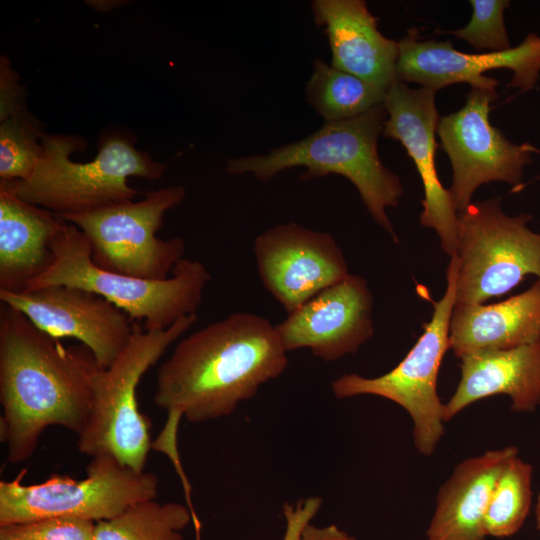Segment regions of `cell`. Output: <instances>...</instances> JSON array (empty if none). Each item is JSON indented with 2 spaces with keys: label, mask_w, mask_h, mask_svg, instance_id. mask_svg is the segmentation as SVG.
<instances>
[{
  "label": "cell",
  "mask_w": 540,
  "mask_h": 540,
  "mask_svg": "<svg viewBox=\"0 0 540 540\" xmlns=\"http://www.w3.org/2000/svg\"><path fill=\"white\" fill-rule=\"evenodd\" d=\"M9 540H15V539H9Z\"/></svg>",
  "instance_id": "obj_32"
},
{
  "label": "cell",
  "mask_w": 540,
  "mask_h": 540,
  "mask_svg": "<svg viewBox=\"0 0 540 540\" xmlns=\"http://www.w3.org/2000/svg\"><path fill=\"white\" fill-rule=\"evenodd\" d=\"M253 250L264 287L288 314L350 274L330 234L295 222L264 231Z\"/></svg>",
  "instance_id": "obj_13"
},
{
  "label": "cell",
  "mask_w": 540,
  "mask_h": 540,
  "mask_svg": "<svg viewBox=\"0 0 540 540\" xmlns=\"http://www.w3.org/2000/svg\"><path fill=\"white\" fill-rule=\"evenodd\" d=\"M436 92L394 82L386 92L387 118L382 136L399 141L413 160L424 190L420 223L436 231L443 251L451 257L458 245L459 216L435 166V134L440 119L435 106Z\"/></svg>",
  "instance_id": "obj_14"
},
{
  "label": "cell",
  "mask_w": 540,
  "mask_h": 540,
  "mask_svg": "<svg viewBox=\"0 0 540 540\" xmlns=\"http://www.w3.org/2000/svg\"><path fill=\"white\" fill-rule=\"evenodd\" d=\"M45 132L29 112L0 122V180H25L33 173L44 151Z\"/></svg>",
  "instance_id": "obj_25"
},
{
  "label": "cell",
  "mask_w": 540,
  "mask_h": 540,
  "mask_svg": "<svg viewBox=\"0 0 540 540\" xmlns=\"http://www.w3.org/2000/svg\"><path fill=\"white\" fill-rule=\"evenodd\" d=\"M0 120L27 112L24 92L18 83V77L10 68L6 58L1 57L0 66Z\"/></svg>",
  "instance_id": "obj_28"
},
{
  "label": "cell",
  "mask_w": 540,
  "mask_h": 540,
  "mask_svg": "<svg viewBox=\"0 0 540 540\" xmlns=\"http://www.w3.org/2000/svg\"><path fill=\"white\" fill-rule=\"evenodd\" d=\"M102 368L85 345L64 346L1 303V440L7 443L8 461L29 459L49 426L79 435L90 416L94 378Z\"/></svg>",
  "instance_id": "obj_1"
},
{
  "label": "cell",
  "mask_w": 540,
  "mask_h": 540,
  "mask_svg": "<svg viewBox=\"0 0 540 540\" xmlns=\"http://www.w3.org/2000/svg\"><path fill=\"white\" fill-rule=\"evenodd\" d=\"M517 455L518 447L510 445L458 463L438 489L425 540H486L485 516L494 485Z\"/></svg>",
  "instance_id": "obj_19"
},
{
  "label": "cell",
  "mask_w": 540,
  "mask_h": 540,
  "mask_svg": "<svg viewBox=\"0 0 540 540\" xmlns=\"http://www.w3.org/2000/svg\"><path fill=\"white\" fill-rule=\"evenodd\" d=\"M460 380L444 403L445 423L469 405L506 395L510 409L533 413L540 408V340L504 350L482 351L460 358Z\"/></svg>",
  "instance_id": "obj_18"
},
{
  "label": "cell",
  "mask_w": 540,
  "mask_h": 540,
  "mask_svg": "<svg viewBox=\"0 0 540 540\" xmlns=\"http://www.w3.org/2000/svg\"><path fill=\"white\" fill-rule=\"evenodd\" d=\"M386 92L319 58L313 62L312 74L305 87L307 103L324 123L355 118L381 106Z\"/></svg>",
  "instance_id": "obj_22"
},
{
  "label": "cell",
  "mask_w": 540,
  "mask_h": 540,
  "mask_svg": "<svg viewBox=\"0 0 540 540\" xmlns=\"http://www.w3.org/2000/svg\"><path fill=\"white\" fill-rule=\"evenodd\" d=\"M457 358L540 340V278L520 294L492 304L455 303L449 331Z\"/></svg>",
  "instance_id": "obj_21"
},
{
  "label": "cell",
  "mask_w": 540,
  "mask_h": 540,
  "mask_svg": "<svg viewBox=\"0 0 540 540\" xmlns=\"http://www.w3.org/2000/svg\"><path fill=\"white\" fill-rule=\"evenodd\" d=\"M0 301L52 337L75 338L93 352L103 368L116 360L133 332V322L125 312L96 293L77 287L0 290Z\"/></svg>",
  "instance_id": "obj_12"
},
{
  "label": "cell",
  "mask_w": 540,
  "mask_h": 540,
  "mask_svg": "<svg viewBox=\"0 0 540 540\" xmlns=\"http://www.w3.org/2000/svg\"><path fill=\"white\" fill-rule=\"evenodd\" d=\"M470 4L473 11L469 23L448 33L478 50L499 52L511 48L504 25V10L509 7L510 1L471 0Z\"/></svg>",
  "instance_id": "obj_26"
},
{
  "label": "cell",
  "mask_w": 540,
  "mask_h": 540,
  "mask_svg": "<svg viewBox=\"0 0 540 540\" xmlns=\"http://www.w3.org/2000/svg\"><path fill=\"white\" fill-rule=\"evenodd\" d=\"M387 112L384 104L355 118L324 123L300 140L276 147L266 154L230 158L226 172L252 174L269 181L284 170L304 167L303 181L337 174L358 190L374 221L398 242L386 209L396 207L403 194L399 177L380 160L377 143Z\"/></svg>",
  "instance_id": "obj_3"
},
{
  "label": "cell",
  "mask_w": 540,
  "mask_h": 540,
  "mask_svg": "<svg viewBox=\"0 0 540 540\" xmlns=\"http://www.w3.org/2000/svg\"><path fill=\"white\" fill-rule=\"evenodd\" d=\"M87 476L77 480L52 475L32 485L0 481V526L48 517H76L99 522L111 519L129 506L156 499L158 478L138 472L110 455L92 457Z\"/></svg>",
  "instance_id": "obj_8"
},
{
  "label": "cell",
  "mask_w": 540,
  "mask_h": 540,
  "mask_svg": "<svg viewBox=\"0 0 540 540\" xmlns=\"http://www.w3.org/2000/svg\"><path fill=\"white\" fill-rule=\"evenodd\" d=\"M196 321L193 313L166 329L145 331L140 323L133 322L127 346L94 378L90 416L78 435L81 453L91 457L110 455L135 471H144L152 447L151 422L139 409L137 386L145 372Z\"/></svg>",
  "instance_id": "obj_6"
},
{
  "label": "cell",
  "mask_w": 540,
  "mask_h": 540,
  "mask_svg": "<svg viewBox=\"0 0 540 540\" xmlns=\"http://www.w3.org/2000/svg\"><path fill=\"white\" fill-rule=\"evenodd\" d=\"M181 186L149 191L140 201H126L98 210L58 215L87 237L93 263L106 271L146 280L168 278L183 259L181 237L157 236L165 213L185 198Z\"/></svg>",
  "instance_id": "obj_10"
},
{
  "label": "cell",
  "mask_w": 540,
  "mask_h": 540,
  "mask_svg": "<svg viewBox=\"0 0 540 540\" xmlns=\"http://www.w3.org/2000/svg\"><path fill=\"white\" fill-rule=\"evenodd\" d=\"M373 298L367 281L349 274L275 325L285 350L309 348L334 361L355 353L374 334Z\"/></svg>",
  "instance_id": "obj_16"
},
{
  "label": "cell",
  "mask_w": 540,
  "mask_h": 540,
  "mask_svg": "<svg viewBox=\"0 0 540 540\" xmlns=\"http://www.w3.org/2000/svg\"><path fill=\"white\" fill-rule=\"evenodd\" d=\"M534 517L536 528L540 531V490L536 496L534 503Z\"/></svg>",
  "instance_id": "obj_31"
},
{
  "label": "cell",
  "mask_w": 540,
  "mask_h": 540,
  "mask_svg": "<svg viewBox=\"0 0 540 540\" xmlns=\"http://www.w3.org/2000/svg\"><path fill=\"white\" fill-rule=\"evenodd\" d=\"M533 467L519 455L503 468L494 485L485 516L488 537L508 538L523 526L533 506Z\"/></svg>",
  "instance_id": "obj_24"
},
{
  "label": "cell",
  "mask_w": 540,
  "mask_h": 540,
  "mask_svg": "<svg viewBox=\"0 0 540 540\" xmlns=\"http://www.w3.org/2000/svg\"><path fill=\"white\" fill-rule=\"evenodd\" d=\"M458 216L457 303L483 304L528 275L540 278V234L528 228L530 215L510 217L492 198L471 202Z\"/></svg>",
  "instance_id": "obj_9"
},
{
  "label": "cell",
  "mask_w": 540,
  "mask_h": 540,
  "mask_svg": "<svg viewBox=\"0 0 540 540\" xmlns=\"http://www.w3.org/2000/svg\"><path fill=\"white\" fill-rule=\"evenodd\" d=\"M321 506V499L310 497L298 501L295 505L284 504L286 529L283 540H299L304 527L316 515Z\"/></svg>",
  "instance_id": "obj_29"
},
{
  "label": "cell",
  "mask_w": 540,
  "mask_h": 540,
  "mask_svg": "<svg viewBox=\"0 0 540 540\" xmlns=\"http://www.w3.org/2000/svg\"><path fill=\"white\" fill-rule=\"evenodd\" d=\"M299 540H356L354 537L348 535L344 531L340 530L335 525L327 527H315L313 525H306L301 532Z\"/></svg>",
  "instance_id": "obj_30"
},
{
  "label": "cell",
  "mask_w": 540,
  "mask_h": 540,
  "mask_svg": "<svg viewBox=\"0 0 540 540\" xmlns=\"http://www.w3.org/2000/svg\"><path fill=\"white\" fill-rule=\"evenodd\" d=\"M52 265L25 289L53 285L77 287L96 293L125 312L145 330H162L181 317L196 313L211 275L203 263L183 258L163 280L130 277L96 266L87 237L66 222L51 243Z\"/></svg>",
  "instance_id": "obj_5"
},
{
  "label": "cell",
  "mask_w": 540,
  "mask_h": 540,
  "mask_svg": "<svg viewBox=\"0 0 540 540\" xmlns=\"http://www.w3.org/2000/svg\"><path fill=\"white\" fill-rule=\"evenodd\" d=\"M314 21L323 29L331 65L385 91L396 82L398 42L386 38L362 0H314Z\"/></svg>",
  "instance_id": "obj_17"
},
{
  "label": "cell",
  "mask_w": 540,
  "mask_h": 540,
  "mask_svg": "<svg viewBox=\"0 0 540 540\" xmlns=\"http://www.w3.org/2000/svg\"><path fill=\"white\" fill-rule=\"evenodd\" d=\"M458 260L450 257L446 269L447 286L444 295L433 302L431 320L405 355L389 372L369 378L344 374L332 382L336 398L360 395L385 398L402 407L412 420L413 444L417 452L430 457L444 434V403L437 393V380L445 353L450 349L449 331L456 303Z\"/></svg>",
  "instance_id": "obj_7"
},
{
  "label": "cell",
  "mask_w": 540,
  "mask_h": 540,
  "mask_svg": "<svg viewBox=\"0 0 540 540\" xmlns=\"http://www.w3.org/2000/svg\"><path fill=\"white\" fill-rule=\"evenodd\" d=\"M195 514L184 505L139 501L117 516L96 522L94 540H183L180 533Z\"/></svg>",
  "instance_id": "obj_23"
},
{
  "label": "cell",
  "mask_w": 540,
  "mask_h": 540,
  "mask_svg": "<svg viewBox=\"0 0 540 540\" xmlns=\"http://www.w3.org/2000/svg\"><path fill=\"white\" fill-rule=\"evenodd\" d=\"M288 364L275 325L238 312L181 339L161 364L154 403L166 410L168 427L180 417L201 423L230 415Z\"/></svg>",
  "instance_id": "obj_2"
},
{
  "label": "cell",
  "mask_w": 540,
  "mask_h": 540,
  "mask_svg": "<svg viewBox=\"0 0 540 540\" xmlns=\"http://www.w3.org/2000/svg\"><path fill=\"white\" fill-rule=\"evenodd\" d=\"M64 224L20 199L11 181L0 180V290H24L52 265L51 243Z\"/></svg>",
  "instance_id": "obj_20"
},
{
  "label": "cell",
  "mask_w": 540,
  "mask_h": 540,
  "mask_svg": "<svg viewBox=\"0 0 540 540\" xmlns=\"http://www.w3.org/2000/svg\"><path fill=\"white\" fill-rule=\"evenodd\" d=\"M42 144L43 155L30 177L11 182L20 199L57 215L131 201L140 192L128 185L129 177L158 180L167 167L124 135L102 138L96 157L86 163L71 159L72 153L85 149V141L78 136L45 133Z\"/></svg>",
  "instance_id": "obj_4"
},
{
  "label": "cell",
  "mask_w": 540,
  "mask_h": 540,
  "mask_svg": "<svg viewBox=\"0 0 540 540\" xmlns=\"http://www.w3.org/2000/svg\"><path fill=\"white\" fill-rule=\"evenodd\" d=\"M96 523L76 517H48L0 526V540H94Z\"/></svg>",
  "instance_id": "obj_27"
},
{
  "label": "cell",
  "mask_w": 540,
  "mask_h": 540,
  "mask_svg": "<svg viewBox=\"0 0 540 540\" xmlns=\"http://www.w3.org/2000/svg\"><path fill=\"white\" fill-rule=\"evenodd\" d=\"M497 98L495 89L471 87L464 106L438 121L437 134L452 165L449 192L458 213L471 204L475 190L484 183L519 184L531 154L539 152L528 143H512L491 124V103Z\"/></svg>",
  "instance_id": "obj_11"
},
{
  "label": "cell",
  "mask_w": 540,
  "mask_h": 540,
  "mask_svg": "<svg viewBox=\"0 0 540 540\" xmlns=\"http://www.w3.org/2000/svg\"><path fill=\"white\" fill-rule=\"evenodd\" d=\"M416 28L398 42L396 80L414 82L438 91L456 84L495 89L498 81L484 72L509 69V84L521 91L533 89L540 72V37L530 33L518 46L499 52L466 53L454 49L450 41L419 40Z\"/></svg>",
  "instance_id": "obj_15"
}]
</instances>
